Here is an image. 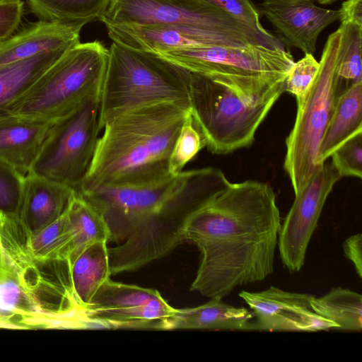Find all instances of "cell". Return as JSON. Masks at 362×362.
I'll list each match as a JSON object with an SVG mask.
<instances>
[{
	"label": "cell",
	"instance_id": "6da1fadb",
	"mask_svg": "<svg viewBox=\"0 0 362 362\" xmlns=\"http://www.w3.org/2000/svg\"><path fill=\"white\" fill-rule=\"evenodd\" d=\"M281 221L272 187L257 180L230 185L187 221L185 242L201 254L192 291L223 298L274 271Z\"/></svg>",
	"mask_w": 362,
	"mask_h": 362
},
{
	"label": "cell",
	"instance_id": "7a4b0ae2",
	"mask_svg": "<svg viewBox=\"0 0 362 362\" xmlns=\"http://www.w3.org/2000/svg\"><path fill=\"white\" fill-rule=\"evenodd\" d=\"M230 184L218 168L183 170L152 182L79 193L105 221L111 275L138 269L185 243L188 218Z\"/></svg>",
	"mask_w": 362,
	"mask_h": 362
},
{
	"label": "cell",
	"instance_id": "3957f363",
	"mask_svg": "<svg viewBox=\"0 0 362 362\" xmlns=\"http://www.w3.org/2000/svg\"><path fill=\"white\" fill-rule=\"evenodd\" d=\"M189 113V107L163 101L128 110L108 120L78 193L146 184L170 175V156Z\"/></svg>",
	"mask_w": 362,
	"mask_h": 362
},
{
	"label": "cell",
	"instance_id": "277c9868",
	"mask_svg": "<svg viewBox=\"0 0 362 362\" xmlns=\"http://www.w3.org/2000/svg\"><path fill=\"white\" fill-rule=\"evenodd\" d=\"M157 54L252 101L279 98L284 92V81L295 62L282 45L200 46Z\"/></svg>",
	"mask_w": 362,
	"mask_h": 362
},
{
	"label": "cell",
	"instance_id": "5b68a950",
	"mask_svg": "<svg viewBox=\"0 0 362 362\" xmlns=\"http://www.w3.org/2000/svg\"><path fill=\"white\" fill-rule=\"evenodd\" d=\"M100 95V129L128 110L163 101L189 107L190 72L153 52L113 42Z\"/></svg>",
	"mask_w": 362,
	"mask_h": 362
},
{
	"label": "cell",
	"instance_id": "8992f818",
	"mask_svg": "<svg viewBox=\"0 0 362 362\" xmlns=\"http://www.w3.org/2000/svg\"><path fill=\"white\" fill-rule=\"evenodd\" d=\"M108 54L98 40L76 44L0 112L42 121L68 115L88 99L100 97Z\"/></svg>",
	"mask_w": 362,
	"mask_h": 362
},
{
	"label": "cell",
	"instance_id": "52a82bcc",
	"mask_svg": "<svg viewBox=\"0 0 362 362\" xmlns=\"http://www.w3.org/2000/svg\"><path fill=\"white\" fill-rule=\"evenodd\" d=\"M341 36L339 28L327 37L318 72L304 99L297 105L294 125L286 139L284 168L294 194L322 165L316 163L318 148L341 94L336 76Z\"/></svg>",
	"mask_w": 362,
	"mask_h": 362
},
{
	"label": "cell",
	"instance_id": "ba28073f",
	"mask_svg": "<svg viewBox=\"0 0 362 362\" xmlns=\"http://www.w3.org/2000/svg\"><path fill=\"white\" fill-rule=\"evenodd\" d=\"M190 111L212 153L225 155L252 145L256 132L279 98L248 100L203 75L191 73Z\"/></svg>",
	"mask_w": 362,
	"mask_h": 362
},
{
	"label": "cell",
	"instance_id": "9c48e42d",
	"mask_svg": "<svg viewBox=\"0 0 362 362\" xmlns=\"http://www.w3.org/2000/svg\"><path fill=\"white\" fill-rule=\"evenodd\" d=\"M100 21L106 26L163 24L203 30L223 37L235 47L281 44L273 35H263L202 0H112Z\"/></svg>",
	"mask_w": 362,
	"mask_h": 362
},
{
	"label": "cell",
	"instance_id": "30bf717a",
	"mask_svg": "<svg viewBox=\"0 0 362 362\" xmlns=\"http://www.w3.org/2000/svg\"><path fill=\"white\" fill-rule=\"evenodd\" d=\"M30 235L18 216L0 212V312L18 320L44 312L45 294L58 296L56 281L31 254Z\"/></svg>",
	"mask_w": 362,
	"mask_h": 362
},
{
	"label": "cell",
	"instance_id": "8fae6325",
	"mask_svg": "<svg viewBox=\"0 0 362 362\" xmlns=\"http://www.w3.org/2000/svg\"><path fill=\"white\" fill-rule=\"evenodd\" d=\"M100 97L88 99L50 127L29 173L66 185L78 192L96 147Z\"/></svg>",
	"mask_w": 362,
	"mask_h": 362
},
{
	"label": "cell",
	"instance_id": "7c38bea8",
	"mask_svg": "<svg viewBox=\"0 0 362 362\" xmlns=\"http://www.w3.org/2000/svg\"><path fill=\"white\" fill-rule=\"evenodd\" d=\"M173 308L156 289L107 279L83 310L86 329L166 330Z\"/></svg>",
	"mask_w": 362,
	"mask_h": 362
},
{
	"label": "cell",
	"instance_id": "4fadbf2b",
	"mask_svg": "<svg viewBox=\"0 0 362 362\" xmlns=\"http://www.w3.org/2000/svg\"><path fill=\"white\" fill-rule=\"evenodd\" d=\"M341 178L332 164L325 162L295 194L281 226L277 244L281 262L291 273L302 269L326 200Z\"/></svg>",
	"mask_w": 362,
	"mask_h": 362
},
{
	"label": "cell",
	"instance_id": "5bb4252c",
	"mask_svg": "<svg viewBox=\"0 0 362 362\" xmlns=\"http://www.w3.org/2000/svg\"><path fill=\"white\" fill-rule=\"evenodd\" d=\"M239 296L254 313V330L317 332L337 329L311 306L314 296L271 286L259 292L242 291Z\"/></svg>",
	"mask_w": 362,
	"mask_h": 362
},
{
	"label": "cell",
	"instance_id": "9a60e30c",
	"mask_svg": "<svg viewBox=\"0 0 362 362\" xmlns=\"http://www.w3.org/2000/svg\"><path fill=\"white\" fill-rule=\"evenodd\" d=\"M260 12L290 46L313 54L320 33L340 19L339 10L317 6L313 0H263Z\"/></svg>",
	"mask_w": 362,
	"mask_h": 362
},
{
	"label": "cell",
	"instance_id": "2e32d148",
	"mask_svg": "<svg viewBox=\"0 0 362 362\" xmlns=\"http://www.w3.org/2000/svg\"><path fill=\"white\" fill-rule=\"evenodd\" d=\"M106 27L113 42L155 54L200 46L233 47L216 35L170 25L126 24Z\"/></svg>",
	"mask_w": 362,
	"mask_h": 362
},
{
	"label": "cell",
	"instance_id": "e0dca14e",
	"mask_svg": "<svg viewBox=\"0 0 362 362\" xmlns=\"http://www.w3.org/2000/svg\"><path fill=\"white\" fill-rule=\"evenodd\" d=\"M85 24L39 19L0 42V66L45 52L69 49L80 42Z\"/></svg>",
	"mask_w": 362,
	"mask_h": 362
},
{
	"label": "cell",
	"instance_id": "ac0fdd59",
	"mask_svg": "<svg viewBox=\"0 0 362 362\" xmlns=\"http://www.w3.org/2000/svg\"><path fill=\"white\" fill-rule=\"evenodd\" d=\"M76 194L66 185L28 173L18 217L32 234L36 233L64 215Z\"/></svg>",
	"mask_w": 362,
	"mask_h": 362
},
{
	"label": "cell",
	"instance_id": "d6986e66",
	"mask_svg": "<svg viewBox=\"0 0 362 362\" xmlns=\"http://www.w3.org/2000/svg\"><path fill=\"white\" fill-rule=\"evenodd\" d=\"M54 121L27 119L0 112V160L28 174Z\"/></svg>",
	"mask_w": 362,
	"mask_h": 362
},
{
	"label": "cell",
	"instance_id": "ffe728a7",
	"mask_svg": "<svg viewBox=\"0 0 362 362\" xmlns=\"http://www.w3.org/2000/svg\"><path fill=\"white\" fill-rule=\"evenodd\" d=\"M254 318L252 311L245 308L234 307L221 298H211L197 307L175 308L167 321L166 330H254Z\"/></svg>",
	"mask_w": 362,
	"mask_h": 362
},
{
	"label": "cell",
	"instance_id": "44dd1931",
	"mask_svg": "<svg viewBox=\"0 0 362 362\" xmlns=\"http://www.w3.org/2000/svg\"><path fill=\"white\" fill-rule=\"evenodd\" d=\"M360 132H362V81L353 83L338 96L318 148L317 165H322L337 148Z\"/></svg>",
	"mask_w": 362,
	"mask_h": 362
},
{
	"label": "cell",
	"instance_id": "7402d4cb",
	"mask_svg": "<svg viewBox=\"0 0 362 362\" xmlns=\"http://www.w3.org/2000/svg\"><path fill=\"white\" fill-rule=\"evenodd\" d=\"M107 244V241H98L89 245L70 264L73 295L83 310L100 286L110 278Z\"/></svg>",
	"mask_w": 362,
	"mask_h": 362
},
{
	"label": "cell",
	"instance_id": "603a6c76",
	"mask_svg": "<svg viewBox=\"0 0 362 362\" xmlns=\"http://www.w3.org/2000/svg\"><path fill=\"white\" fill-rule=\"evenodd\" d=\"M66 215L71 228L68 259L70 264L89 245L98 241L109 243L110 233L103 217L78 192Z\"/></svg>",
	"mask_w": 362,
	"mask_h": 362
},
{
	"label": "cell",
	"instance_id": "cb8c5ba5",
	"mask_svg": "<svg viewBox=\"0 0 362 362\" xmlns=\"http://www.w3.org/2000/svg\"><path fill=\"white\" fill-rule=\"evenodd\" d=\"M69 49L42 52L0 66V108L21 95Z\"/></svg>",
	"mask_w": 362,
	"mask_h": 362
},
{
	"label": "cell",
	"instance_id": "d4e9b609",
	"mask_svg": "<svg viewBox=\"0 0 362 362\" xmlns=\"http://www.w3.org/2000/svg\"><path fill=\"white\" fill-rule=\"evenodd\" d=\"M313 310L331 321L337 329L362 330V296L348 288H332L322 297L315 296L310 301Z\"/></svg>",
	"mask_w": 362,
	"mask_h": 362
},
{
	"label": "cell",
	"instance_id": "484cf974",
	"mask_svg": "<svg viewBox=\"0 0 362 362\" xmlns=\"http://www.w3.org/2000/svg\"><path fill=\"white\" fill-rule=\"evenodd\" d=\"M112 0H26L39 19L83 23L100 21Z\"/></svg>",
	"mask_w": 362,
	"mask_h": 362
},
{
	"label": "cell",
	"instance_id": "4316f807",
	"mask_svg": "<svg viewBox=\"0 0 362 362\" xmlns=\"http://www.w3.org/2000/svg\"><path fill=\"white\" fill-rule=\"evenodd\" d=\"M70 240L71 228L66 212L37 233H31L30 250L40 264L68 262Z\"/></svg>",
	"mask_w": 362,
	"mask_h": 362
},
{
	"label": "cell",
	"instance_id": "83f0119b",
	"mask_svg": "<svg viewBox=\"0 0 362 362\" xmlns=\"http://www.w3.org/2000/svg\"><path fill=\"white\" fill-rule=\"evenodd\" d=\"M341 42L336 66V76L341 93L343 82L346 88L353 83L362 81V26L352 23L341 22Z\"/></svg>",
	"mask_w": 362,
	"mask_h": 362
},
{
	"label": "cell",
	"instance_id": "f1b7e54d",
	"mask_svg": "<svg viewBox=\"0 0 362 362\" xmlns=\"http://www.w3.org/2000/svg\"><path fill=\"white\" fill-rule=\"evenodd\" d=\"M206 139L191 111L184 122L171 151L168 170L170 175H177L204 147Z\"/></svg>",
	"mask_w": 362,
	"mask_h": 362
},
{
	"label": "cell",
	"instance_id": "f546056e",
	"mask_svg": "<svg viewBox=\"0 0 362 362\" xmlns=\"http://www.w3.org/2000/svg\"><path fill=\"white\" fill-rule=\"evenodd\" d=\"M25 175L0 160V212L18 216Z\"/></svg>",
	"mask_w": 362,
	"mask_h": 362
},
{
	"label": "cell",
	"instance_id": "4dcf8cb0",
	"mask_svg": "<svg viewBox=\"0 0 362 362\" xmlns=\"http://www.w3.org/2000/svg\"><path fill=\"white\" fill-rule=\"evenodd\" d=\"M332 164L341 177H362V132L341 144L330 156Z\"/></svg>",
	"mask_w": 362,
	"mask_h": 362
},
{
	"label": "cell",
	"instance_id": "1f68e13d",
	"mask_svg": "<svg viewBox=\"0 0 362 362\" xmlns=\"http://www.w3.org/2000/svg\"><path fill=\"white\" fill-rule=\"evenodd\" d=\"M320 67L313 54H306L294 62L284 81V90L295 96L297 105L301 103Z\"/></svg>",
	"mask_w": 362,
	"mask_h": 362
},
{
	"label": "cell",
	"instance_id": "d6a6232c",
	"mask_svg": "<svg viewBox=\"0 0 362 362\" xmlns=\"http://www.w3.org/2000/svg\"><path fill=\"white\" fill-rule=\"evenodd\" d=\"M228 13L253 30L272 36L261 24L259 10L250 0H202Z\"/></svg>",
	"mask_w": 362,
	"mask_h": 362
},
{
	"label": "cell",
	"instance_id": "836d02e7",
	"mask_svg": "<svg viewBox=\"0 0 362 362\" xmlns=\"http://www.w3.org/2000/svg\"><path fill=\"white\" fill-rule=\"evenodd\" d=\"M23 9L22 0H0V42L14 34L21 22Z\"/></svg>",
	"mask_w": 362,
	"mask_h": 362
},
{
	"label": "cell",
	"instance_id": "e575fe53",
	"mask_svg": "<svg viewBox=\"0 0 362 362\" xmlns=\"http://www.w3.org/2000/svg\"><path fill=\"white\" fill-rule=\"evenodd\" d=\"M344 256L354 264L356 274L362 277V235L357 233L349 237L343 243Z\"/></svg>",
	"mask_w": 362,
	"mask_h": 362
},
{
	"label": "cell",
	"instance_id": "d590c367",
	"mask_svg": "<svg viewBox=\"0 0 362 362\" xmlns=\"http://www.w3.org/2000/svg\"><path fill=\"white\" fill-rule=\"evenodd\" d=\"M339 10L341 13L340 22L362 26V0H346Z\"/></svg>",
	"mask_w": 362,
	"mask_h": 362
},
{
	"label": "cell",
	"instance_id": "8d00e7d4",
	"mask_svg": "<svg viewBox=\"0 0 362 362\" xmlns=\"http://www.w3.org/2000/svg\"><path fill=\"white\" fill-rule=\"evenodd\" d=\"M16 316L0 312V329H29L16 320Z\"/></svg>",
	"mask_w": 362,
	"mask_h": 362
},
{
	"label": "cell",
	"instance_id": "74e56055",
	"mask_svg": "<svg viewBox=\"0 0 362 362\" xmlns=\"http://www.w3.org/2000/svg\"><path fill=\"white\" fill-rule=\"evenodd\" d=\"M315 2H317L320 4L327 5L335 2L337 0H313Z\"/></svg>",
	"mask_w": 362,
	"mask_h": 362
}]
</instances>
